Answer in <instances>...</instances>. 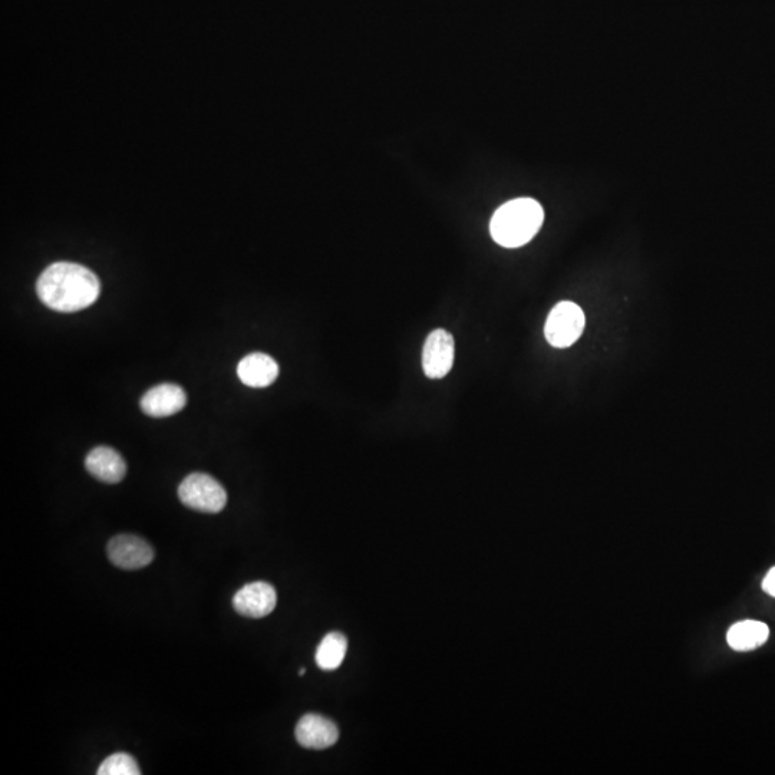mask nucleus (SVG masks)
Returning a JSON list of instances; mask_svg holds the SVG:
<instances>
[{"label": "nucleus", "mask_w": 775, "mask_h": 775, "mask_svg": "<svg viewBox=\"0 0 775 775\" xmlns=\"http://www.w3.org/2000/svg\"><path fill=\"white\" fill-rule=\"evenodd\" d=\"M187 405V394L180 385L161 384L153 387L141 398V410L153 418H166L177 414Z\"/></svg>", "instance_id": "obj_8"}, {"label": "nucleus", "mask_w": 775, "mask_h": 775, "mask_svg": "<svg viewBox=\"0 0 775 775\" xmlns=\"http://www.w3.org/2000/svg\"><path fill=\"white\" fill-rule=\"evenodd\" d=\"M108 559L122 570H138L153 562L155 553L150 543L133 534H120L107 546Z\"/></svg>", "instance_id": "obj_6"}, {"label": "nucleus", "mask_w": 775, "mask_h": 775, "mask_svg": "<svg viewBox=\"0 0 775 775\" xmlns=\"http://www.w3.org/2000/svg\"><path fill=\"white\" fill-rule=\"evenodd\" d=\"M85 467L91 476L108 484L120 483L127 473L124 458L111 447L94 448L85 458Z\"/></svg>", "instance_id": "obj_11"}, {"label": "nucleus", "mask_w": 775, "mask_h": 775, "mask_svg": "<svg viewBox=\"0 0 775 775\" xmlns=\"http://www.w3.org/2000/svg\"><path fill=\"white\" fill-rule=\"evenodd\" d=\"M296 740L309 750H325L338 742L339 730L335 722L322 715L306 714L296 727Z\"/></svg>", "instance_id": "obj_9"}, {"label": "nucleus", "mask_w": 775, "mask_h": 775, "mask_svg": "<svg viewBox=\"0 0 775 775\" xmlns=\"http://www.w3.org/2000/svg\"><path fill=\"white\" fill-rule=\"evenodd\" d=\"M544 220L543 207L533 199L507 201L494 213L490 232L494 242L507 249L524 246L539 233Z\"/></svg>", "instance_id": "obj_2"}, {"label": "nucleus", "mask_w": 775, "mask_h": 775, "mask_svg": "<svg viewBox=\"0 0 775 775\" xmlns=\"http://www.w3.org/2000/svg\"><path fill=\"white\" fill-rule=\"evenodd\" d=\"M305 672H306V669H300L299 675H303V674H305Z\"/></svg>", "instance_id": "obj_16"}, {"label": "nucleus", "mask_w": 775, "mask_h": 775, "mask_svg": "<svg viewBox=\"0 0 775 775\" xmlns=\"http://www.w3.org/2000/svg\"><path fill=\"white\" fill-rule=\"evenodd\" d=\"M455 342L453 335L445 329H435L428 335L422 351V369L430 379L447 377L453 369Z\"/></svg>", "instance_id": "obj_5"}, {"label": "nucleus", "mask_w": 775, "mask_h": 775, "mask_svg": "<svg viewBox=\"0 0 775 775\" xmlns=\"http://www.w3.org/2000/svg\"><path fill=\"white\" fill-rule=\"evenodd\" d=\"M178 497L184 506L200 513H220L227 504V493L222 484L204 473H193L184 478L178 487Z\"/></svg>", "instance_id": "obj_3"}, {"label": "nucleus", "mask_w": 775, "mask_h": 775, "mask_svg": "<svg viewBox=\"0 0 775 775\" xmlns=\"http://www.w3.org/2000/svg\"><path fill=\"white\" fill-rule=\"evenodd\" d=\"M770 638V628L758 620H741L735 623L727 633V642L731 649L738 652L754 651Z\"/></svg>", "instance_id": "obj_12"}, {"label": "nucleus", "mask_w": 775, "mask_h": 775, "mask_svg": "<svg viewBox=\"0 0 775 775\" xmlns=\"http://www.w3.org/2000/svg\"><path fill=\"white\" fill-rule=\"evenodd\" d=\"M140 767L134 757L125 753H118L108 757L101 767L98 775H140Z\"/></svg>", "instance_id": "obj_14"}, {"label": "nucleus", "mask_w": 775, "mask_h": 775, "mask_svg": "<svg viewBox=\"0 0 775 775\" xmlns=\"http://www.w3.org/2000/svg\"><path fill=\"white\" fill-rule=\"evenodd\" d=\"M275 587L265 582L246 585L234 595L233 606L237 613L250 619L265 618L276 608Z\"/></svg>", "instance_id": "obj_7"}, {"label": "nucleus", "mask_w": 775, "mask_h": 775, "mask_svg": "<svg viewBox=\"0 0 775 775\" xmlns=\"http://www.w3.org/2000/svg\"><path fill=\"white\" fill-rule=\"evenodd\" d=\"M39 299L56 312L72 313L87 309L100 298L101 283L88 267L58 262L46 267L36 283Z\"/></svg>", "instance_id": "obj_1"}, {"label": "nucleus", "mask_w": 775, "mask_h": 775, "mask_svg": "<svg viewBox=\"0 0 775 775\" xmlns=\"http://www.w3.org/2000/svg\"><path fill=\"white\" fill-rule=\"evenodd\" d=\"M763 590L767 595L775 598V567H773V569L767 573V576H765V579L763 580Z\"/></svg>", "instance_id": "obj_15"}, {"label": "nucleus", "mask_w": 775, "mask_h": 775, "mask_svg": "<svg viewBox=\"0 0 775 775\" xmlns=\"http://www.w3.org/2000/svg\"><path fill=\"white\" fill-rule=\"evenodd\" d=\"M237 375L250 388L270 387L279 377V365L272 356L255 352L244 356L237 365Z\"/></svg>", "instance_id": "obj_10"}, {"label": "nucleus", "mask_w": 775, "mask_h": 775, "mask_svg": "<svg viewBox=\"0 0 775 775\" xmlns=\"http://www.w3.org/2000/svg\"><path fill=\"white\" fill-rule=\"evenodd\" d=\"M348 651V639L342 633H328L316 651V664L323 671H335L344 662Z\"/></svg>", "instance_id": "obj_13"}, {"label": "nucleus", "mask_w": 775, "mask_h": 775, "mask_svg": "<svg viewBox=\"0 0 775 775\" xmlns=\"http://www.w3.org/2000/svg\"><path fill=\"white\" fill-rule=\"evenodd\" d=\"M585 326L586 318L582 308L565 300L557 303L547 316L544 336L554 348H569L582 336Z\"/></svg>", "instance_id": "obj_4"}]
</instances>
